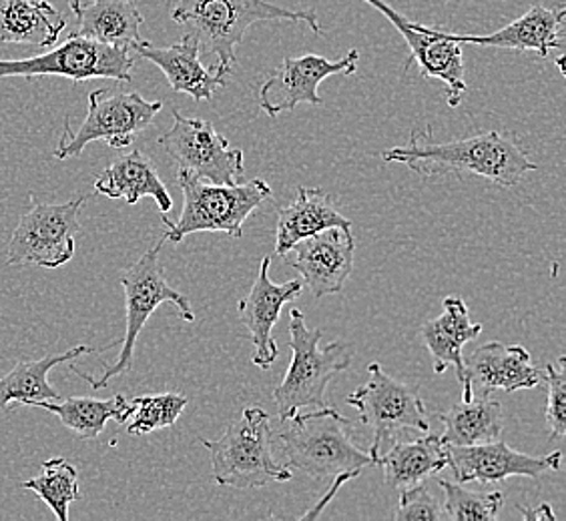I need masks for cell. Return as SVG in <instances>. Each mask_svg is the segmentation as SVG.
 Wrapping results in <instances>:
<instances>
[{
    "mask_svg": "<svg viewBox=\"0 0 566 521\" xmlns=\"http://www.w3.org/2000/svg\"><path fill=\"white\" fill-rule=\"evenodd\" d=\"M91 353H98V351L91 345H75L65 353L46 355L39 361H19L9 373L0 375V410L11 407L12 403L34 405L36 402L61 400V393L49 381V373L59 363L76 361Z\"/></svg>",
    "mask_w": 566,
    "mask_h": 521,
    "instance_id": "obj_27",
    "label": "cell"
},
{
    "mask_svg": "<svg viewBox=\"0 0 566 521\" xmlns=\"http://www.w3.org/2000/svg\"><path fill=\"white\" fill-rule=\"evenodd\" d=\"M396 521H447V510L440 506L430 488L416 483L412 488L400 491V503L392 515Z\"/></svg>",
    "mask_w": 566,
    "mask_h": 521,
    "instance_id": "obj_34",
    "label": "cell"
},
{
    "mask_svg": "<svg viewBox=\"0 0 566 521\" xmlns=\"http://www.w3.org/2000/svg\"><path fill=\"white\" fill-rule=\"evenodd\" d=\"M356 478H358L356 474H339V476H336V478L332 479V483H329V489H327L326 496H324L322 500L317 501L314 508H310L305 513H302V515H300V520H317V518L322 515V511L326 510L327 503L334 500V496L338 493L339 488H342L344 483H348V481Z\"/></svg>",
    "mask_w": 566,
    "mask_h": 521,
    "instance_id": "obj_35",
    "label": "cell"
},
{
    "mask_svg": "<svg viewBox=\"0 0 566 521\" xmlns=\"http://www.w3.org/2000/svg\"><path fill=\"white\" fill-rule=\"evenodd\" d=\"M283 424L287 427L280 434V447L285 467L292 471L332 481L339 474L359 476L374 464L370 454L359 449L349 435L354 422L329 405L316 412H297Z\"/></svg>",
    "mask_w": 566,
    "mask_h": 521,
    "instance_id": "obj_3",
    "label": "cell"
},
{
    "mask_svg": "<svg viewBox=\"0 0 566 521\" xmlns=\"http://www.w3.org/2000/svg\"><path fill=\"white\" fill-rule=\"evenodd\" d=\"M376 466L384 469V481L390 489L412 488L448 466L447 451L438 435L430 432L416 442L396 439L390 449L378 457Z\"/></svg>",
    "mask_w": 566,
    "mask_h": 521,
    "instance_id": "obj_26",
    "label": "cell"
},
{
    "mask_svg": "<svg viewBox=\"0 0 566 521\" xmlns=\"http://www.w3.org/2000/svg\"><path fill=\"white\" fill-rule=\"evenodd\" d=\"M438 486L444 489V510L452 521H494L504 506L502 491L476 493L462 488V483H452L440 479Z\"/></svg>",
    "mask_w": 566,
    "mask_h": 521,
    "instance_id": "obj_32",
    "label": "cell"
},
{
    "mask_svg": "<svg viewBox=\"0 0 566 521\" xmlns=\"http://www.w3.org/2000/svg\"><path fill=\"white\" fill-rule=\"evenodd\" d=\"M566 9L560 4L556 9L531 7L521 19L506 24L492 34H452L442 31L447 39L457 43L480 44L492 49H511V51H533L541 59H546L553 49L563 46Z\"/></svg>",
    "mask_w": 566,
    "mask_h": 521,
    "instance_id": "obj_20",
    "label": "cell"
},
{
    "mask_svg": "<svg viewBox=\"0 0 566 521\" xmlns=\"http://www.w3.org/2000/svg\"><path fill=\"white\" fill-rule=\"evenodd\" d=\"M546 395V425L548 437L563 439L566 435V358L560 355L556 361H548L545 368Z\"/></svg>",
    "mask_w": 566,
    "mask_h": 521,
    "instance_id": "obj_33",
    "label": "cell"
},
{
    "mask_svg": "<svg viewBox=\"0 0 566 521\" xmlns=\"http://www.w3.org/2000/svg\"><path fill=\"white\" fill-rule=\"evenodd\" d=\"M177 183L184 193V211L177 223L165 215L161 217L167 227L164 240L175 245L193 233L216 231L240 240L248 217L272 196V187L263 179L216 185L186 171H177Z\"/></svg>",
    "mask_w": 566,
    "mask_h": 521,
    "instance_id": "obj_5",
    "label": "cell"
},
{
    "mask_svg": "<svg viewBox=\"0 0 566 521\" xmlns=\"http://www.w3.org/2000/svg\"><path fill=\"white\" fill-rule=\"evenodd\" d=\"M186 395L181 393H159V395H139L132 402V417L127 419V432L132 435H145L167 429L177 424L187 407Z\"/></svg>",
    "mask_w": 566,
    "mask_h": 521,
    "instance_id": "obj_31",
    "label": "cell"
},
{
    "mask_svg": "<svg viewBox=\"0 0 566 521\" xmlns=\"http://www.w3.org/2000/svg\"><path fill=\"white\" fill-rule=\"evenodd\" d=\"M526 521H555L556 515L551 503H541L536 508H526V506H516Z\"/></svg>",
    "mask_w": 566,
    "mask_h": 521,
    "instance_id": "obj_36",
    "label": "cell"
},
{
    "mask_svg": "<svg viewBox=\"0 0 566 521\" xmlns=\"http://www.w3.org/2000/svg\"><path fill=\"white\" fill-rule=\"evenodd\" d=\"M165 240L159 241L153 249L147 251L142 259L132 265L127 272L120 275V285L125 291V317H127V327H125V337L120 339V351L117 359L113 361L107 370L101 375H88L85 371L71 365V371L78 375L81 380L87 381L93 390H105L111 380L119 378L123 373H129L133 370V359H135V345L137 339L142 336L143 329L147 326L149 317L155 313L159 305L174 304L179 309V317L186 321H196L193 307L189 304L186 295L179 294L174 289L167 277H165V267L161 263V247Z\"/></svg>",
    "mask_w": 566,
    "mask_h": 521,
    "instance_id": "obj_7",
    "label": "cell"
},
{
    "mask_svg": "<svg viewBox=\"0 0 566 521\" xmlns=\"http://www.w3.org/2000/svg\"><path fill=\"white\" fill-rule=\"evenodd\" d=\"M87 196H76L66 203H43L31 196V209L12 231L7 263L36 265L59 269L75 257L76 235L81 231V211Z\"/></svg>",
    "mask_w": 566,
    "mask_h": 521,
    "instance_id": "obj_10",
    "label": "cell"
},
{
    "mask_svg": "<svg viewBox=\"0 0 566 521\" xmlns=\"http://www.w3.org/2000/svg\"><path fill=\"white\" fill-rule=\"evenodd\" d=\"M159 145L174 159L177 171L216 185L240 183L243 151L233 149L228 137L203 119H189L174 110V127L159 137Z\"/></svg>",
    "mask_w": 566,
    "mask_h": 521,
    "instance_id": "obj_12",
    "label": "cell"
},
{
    "mask_svg": "<svg viewBox=\"0 0 566 521\" xmlns=\"http://www.w3.org/2000/svg\"><path fill=\"white\" fill-rule=\"evenodd\" d=\"M161 100H145L139 93L98 88L88 95V113L78 129L66 119L63 137L56 145L55 159L66 161L85 151L88 142L105 141L113 149H127L135 137L151 127Z\"/></svg>",
    "mask_w": 566,
    "mask_h": 521,
    "instance_id": "obj_8",
    "label": "cell"
},
{
    "mask_svg": "<svg viewBox=\"0 0 566 521\" xmlns=\"http://www.w3.org/2000/svg\"><path fill=\"white\" fill-rule=\"evenodd\" d=\"M444 424V434L440 435L442 446H479L501 439L502 407L489 393L480 400L460 402L448 412L436 413Z\"/></svg>",
    "mask_w": 566,
    "mask_h": 521,
    "instance_id": "obj_28",
    "label": "cell"
},
{
    "mask_svg": "<svg viewBox=\"0 0 566 521\" xmlns=\"http://www.w3.org/2000/svg\"><path fill=\"white\" fill-rule=\"evenodd\" d=\"M358 49H352L338 61L322 55L287 56L260 88V107L268 117L275 119L302 103L324 105V98L317 93L322 81L334 75L352 76L358 71Z\"/></svg>",
    "mask_w": 566,
    "mask_h": 521,
    "instance_id": "obj_14",
    "label": "cell"
},
{
    "mask_svg": "<svg viewBox=\"0 0 566 521\" xmlns=\"http://www.w3.org/2000/svg\"><path fill=\"white\" fill-rule=\"evenodd\" d=\"M295 260L302 283L314 297H327L344 291V285L354 272L356 241L352 228L329 227L294 245Z\"/></svg>",
    "mask_w": 566,
    "mask_h": 521,
    "instance_id": "obj_16",
    "label": "cell"
},
{
    "mask_svg": "<svg viewBox=\"0 0 566 521\" xmlns=\"http://www.w3.org/2000/svg\"><path fill=\"white\" fill-rule=\"evenodd\" d=\"M467 365V375L472 387L491 395L492 391L514 393L518 390H534L543 383V373L531 363V353L521 345H502L491 341L476 349Z\"/></svg>",
    "mask_w": 566,
    "mask_h": 521,
    "instance_id": "obj_21",
    "label": "cell"
},
{
    "mask_svg": "<svg viewBox=\"0 0 566 521\" xmlns=\"http://www.w3.org/2000/svg\"><path fill=\"white\" fill-rule=\"evenodd\" d=\"M137 55L151 61L167 76L175 93H186L196 103L211 100L218 88L228 85L226 76L218 75L216 68H208L201 63V46L196 36L187 33L179 43L171 46H155L149 41L135 44Z\"/></svg>",
    "mask_w": 566,
    "mask_h": 521,
    "instance_id": "obj_19",
    "label": "cell"
},
{
    "mask_svg": "<svg viewBox=\"0 0 566 521\" xmlns=\"http://www.w3.org/2000/svg\"><path fill=\"white\" fill-rule=\"evenodd\" d=\"M442 309V316L424 323L420 333L434 361L436 375H442L448 368H454L462 385V402H470L474 397V387L467 375L462 349L482 333V326L470 321L469 307L457 295L447 297Z\"/></svg>",
    "mask_w": 566,
    "mask_h": 521,
    "instance_id": "obj_18",
    "label": "cell"
},
{
    "mask_svg": "<svg viewBox=\"0 0 566 521\" xmlns=\"http://www.w3.org/2000/svg\"><path fill=\"white\" fill-rule=\"evenodd\" d=\"M368 373L370 380L349 393L346 402L358 412L359 424L374 432L368 454L376 466L384 444L396 442L403 429L428 434L430 419L424 400L416 385L394 380L376 361L368 365Z\"/></svg>",
    "mask_w": 566,
    "mask_h": 521,
    "instance_id": "obj_9",
    "label": "cell"
},
{
    "mask_svg": "<svg viewBox=\"0 0 566 521\" xmlns=\"http://www.w3.org/2000/svg\"><path fill=\"white\" fill-rule=\"evenodd\" d=\"M135 56L127 46L103 44L93 39L71 33L65 43L46 51L44 55L19 61L0 59V78L7 76H63L75 83L91 78H113L132 83Z\"/></svg>",
    "mask_w": 566,
    "mask_h": 521,
    "instance_id": "obj_11",
    "label": "cell"
},
{
    "mask_svg": "<svg viewBox=\"0 0 566 521\" xmlns=\"http://www.w3.org/2000/svg\"><path fill=\"white\" fill-rule=\"evenodd\" d=\"M444 451L447 467L454 471L458 483H499L509 478H541L558 471L563 466L560 451H553L548 456H528L514 451L501 439L479 446H444Z\"/></svg>",
    "mask_w": 566,
    "mask_h": 521,
    "instance_id": "obj_15",
    "label": "cell"
},
{
    "mask_svg": "<svg viewBox=\"0 0 566 521\" xmlns=\"http://www.w3.org/2000/svg\"><path fill=\"white\" fill-rule=\"evenodd\" d=\"M290 349L292 361L282 383L273 390L280 419L285 422L304 407H326L327 385L352 365L354 351L344 341H332L319 349L322 329H310L300 309L290 311Z\"/></svg>",
    "mask_w": 566,
    "mask_h": 521,
    "instance_id": "obj_4",
    "label": "cell"
},
{
    "mask_svg": "<svg viewBox=\"0 0 566 521\" xmlns=\"http://www.w3.org/2000/svg\"><path fill=\"white\" fill-rule=\"evenodd\" d=\"M380 11L392 22L396 31L402 34L403 41L410 46V56L403 63L402 73H408L412 63L420 66V75L424 78L442 81L448 88V105L457 109L467 93V66L462 55V43L447 39L442 31L428 29L424 24L403 19L400 12L394 11L384 0H364Z\"/></svg>",
    "mask_w": 566,
    "mask_h": 521,
    "instance_id": "obj_13",
    "label": "cell"
},
{
    "mask_svg": "<svg viewBox=\"0 0 566 521\" xmlns=\"http://www.w3.org/2000/svg\"><path fill=\"white\" fill-rule=\"evenodd\" d=\"M381 159L386 163L406 164V169L420 177L472 173L499 187L518 185L524 174L538 169L528 159L523 139L516 132L496 130L438 142L432 139V127L415 129L408 145L381 152Z\"/></svg>",
    "mask_w": 566,
    "mask_h": 521,
    "instance_id": "obj_1",
    "label": "cell"
},
{
    "mask_svg": "<svg viewBox=\"0 0 566 521\" xmlns=\"http://www.w3.org/2000/svg\"><path fill=\"white\" fill-rule=\"evenodd\" d=\"M33 407H41L56 415L66 429H71L78 439H95L103 434L111 419L125 425L132 417V403L123 395H113L109 400L95 397H66L56 402H36Z\"/></svg>",
    "mask_w": 566,
    "mask_h": 521,
    "instance_id": "obj_29",
    "label": "cell"
},
{
    "mask_svg": "<svg viewBox=\"0 0 566 521\" xmlns=\"http://www.w3.org/2000/svg\"><path fill=\"white\" fill-rule=\"evenodd\" d=\"M272 257H263L258 279L251 287L250 295L238 304L240 321L250 331L251 343L255 348L253 365L260 370H270L277 359V345L273 341V327L280 321L283 305L294 301L302 295V281H272L270 277Z\"/></svg>",
    "mask_w": 566,
    "mask_h": 521,
    "instance_id": "obj_17",
    "label": "cell"
},
{
    "mask_svg": "<svg viewBox=\"0 0 566 521\" xmlns=\"http://www.w3.org/2000/svg\"><path fill=\"white\" fill-rule=\"evenodd\" d=\"M329 227L352 228V221L339 213L334 196L324 189L300 185L294 203L277 209L275 253L285 257L300 241Z\"/></svg>",
    "mask_w": 566,
    "mask_h": 521,
    "instance_id": "obj_22",
    "label": "cell"
},
{
    "mask_svg": "<svg viewBox=\"0 0 566 521\" xmlns=\"http://www.w3.org/2000/svg\"><path fill=\"white\" fill-rule=\"evenodd\" d=\"M65 26L49 0H0V43L51 49Z\"/></svg>",
    "mask_w": 566,
    "mask_h": 521,
    "instance_id": "obj_25",
    "label": "cell"
},
{
    "mask_svg": "<svg viewBox=\"0 0 566 521\" xmlns=\"http://www.w3.org/2000/svg\"><path fill=\"white\" fill-rule=\"evenodd\" d=\"M76 17V36L103 44L127 46L143 43V14L135 0H69Z\"/></svg>",
    "mask_w": 566,
    "mask_h": 521,
    "instance_id": "obj_23",
    "label": "cell"
},
{
    "mask_svg": "<svg viewBox=\"0 0 566 521\" xmlns=\"http://www.w3.org/2000/svg\"><path fill=\"white\" fill-rule=\"evenodd\" d=\"M95 191L109 199H125L129 205H137L143 196H151L164 215L174 209V199L151 159L143 151L127 152L115 159L95 179Z\"/></svg>",
    "mask_w": 566,
    "mask_h": 521,
    "instance_id": "obj_24",
    "label": "cell"
},
{
    "mask_svg": "<svg viewBox=\"0 0 566 521\" xmlns=\"http://www.w3.org/2000/svg\"><path fill=\"white\" fill-rule=\"evenodd\" d=\"M22 488L36 493L53 510L59 521L69 520V506L81 500L78 471L63 457H53L44 461L43 471L36 478L24 481Z\"/></svg>",
    "mask_w": 566,
    "mask_h": 521,
    "instance_id": "obj_30",
    "label": "cell"
},
{
    "mask_svg": "<svg viewBox=\"0 0 566 521\" xmlns=\"http://www.w3.org/2000/svg\"><path fill=\"white\" fill-rule=\"evenodd\" d=\"M211 454L213 481L219 488L260 489L294 478V471L273 457L270 413L248 407L216 442L201 439Z\"/></svg>",
    "mask_w": 566,
    "mask_h": 521,
    "instance_id": "obj_6",
    "label": "cell"
},
{
    "mask_svg": "<svg viewBox=\"0 0 566 521\" xmlns=\"http://www.w3.org/2000/svg\"><path fill=\"white\" fill-rule=\"evenodd\" d=\"M177 24L189 26V34L213 56L216 71L228 78L238 63V44L245 31L258 22H304L316 34H322V22L316 11H294L272 4L268 0H177L171 11Z\"/></svg>",
    "mask_w": 566,
    "mask_h": 521,
    "instance_id": "obj_2",
    "label": "cell"
}]
</instances>
